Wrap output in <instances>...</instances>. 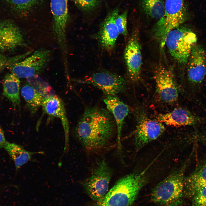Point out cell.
<instances>
[{
  "label": "cell",
  "mask_w": 206,
  "mask_h": 206,
  "mask_svg": "<svg viewBox=\"0 0 206 206\" xmlns=\"http://www.w3.org/2000/svg\"><path fill=\"white\" fill-rule=\"evenodd\" d=\"M116 123L107 110L98 107L86 108L76 126V135L86 150L97 151L105 148L113 136Z\"/></svg>",
  "instance_id": "1"
},
{
  "label": "cell",
  "mask_w": 206,
  "mask_h": 206,
  "mask_svg": "<svg viewBox=\"0 0 206 206\" xmlns=\"http://www.w3.org/2000/svg\"><path fill=\"white\" fill-rule=\"evenodd\" d=\"M145 171L119 179L100 201L90 206H131L146 182Z\"/></svg>",
  "instance_id": "2"
},
{
  "label": "cell",
  "mask_w": 206,
  "mask_h": 206,
  "mask_svg": "<svg viewBox=\"0 0 206 206\" xmlns=\"http://www.w3.org/2000/svg\"><path fill=\"white\" fill-rule=\"evenodd\" d=\"M183 168L170 175L153 189L151 200L159 206H181L185 179Z\"/></svg>",
  "instance_id": "3"
},
{
  "label": "cell",
  "mask_w": 206,
  "mask_h": 206,
  "mask_svg": "<svg viewBox=\"0 0 206 206\" xmlns=\"http://www.w3.org/2000/svg\"><path fill=\"white\" fill-rule=\"evenodd\" d=\"M188 17V10L185 0H166L163 17L159 20L153 33L161 47L165 45V38L171 30L184 23Z\"/></svg>",
  "instance_id": "4"
},
{
  "label": "cell",
  "mask_w": 206,
  "mask_h": 206,
  "mask_svg": "<svg viewBox=\"0 0 206 206\" xmlns=\"http://www.w3.org/2000/svg\"><path fill=\"white\" fill-rule=\"evenodd\" d=\"M197 41L195 34L181 26L171 31L166 36L165 45L171 56L179 63L187 62L193 46Z\"/></svg>",
  "instance_id": "5"
},
{
  "label": "cell",
  "mask_w": 206,
  "mask_h": 206,
  "mask_svg": "<svg viewBox=\"0 0 206 206\" xmlns=\"http://www.w3.org/2000/svg\"><path fill=\"white\" fill-rule=\"evenodd\" d=\"M112 172L107 162L102 159L82 183L86 192L94 202L101 200L108 192Z\"/></svg>",
  "instance_id": "6"
},
{
  "label": "cell",
  "mask_w": 206,
  "mask_h": 206,
  "mask_svg": "<svg viewBox=\"0 0 206 206\" xmlns=\"http://www.w3.org/2000/svg\"><path fill=\"white\" fill-rule=\"evenodd\" d=\"M79 82L97 88L106 96H115L124 92L126 85V80L122 76L105 71L96 72L85 77Z\"/></svg>",
  "instance_id": "7"
},
{
  "label": "cell",
  "mask_w": 206,
  "mask_h": 206,
  "mask_svg": "<svg viewBox=\"0 0 206 206\" xmlns=\"http://www.w3.org/2000/svg\"><path fill=\"white\" fill-rule=\"evenodd\" d=\"M51 53L50 50L39 49L9 69L11 73L19 78H30L43 70L50 60Z\"/></svg>",
  "instance_id": "8"
},
{
  "label": "cell",
  "mask_w": 206,
  "mask_h": 206,
  "mask_svg": "<svg viewBox=\"0 0 206 206\" xmlns=\"http://www.w3.org/2000/svg\"><path fill=\"white\" fill-rule=\"evenodd\" d=\"M138 114L134 134L135 145L137 150L157 138L165 130L163 123L149 118L144 114Z\"/></svg>",
  "instance_id": "9"
},
{
  "label": "cell",
  "mask_w": 206,
  "mask_h": 206,
  "mask_svg": "<svg viewBox=\"0 0 206 206\" xmlns=\"http://www.w3.org/2000/svg\"><path fill=\"white\" fill-rule=\"evenodd\" d=\"M124 59L128 75L133 82L140 80L142 65V56L138 32L133 31L126 45Z\"/></svg>",
  "instance_id": "10"
},
{
  "label": "cell",
  "mask_w": 206,
  "mask_h": 206,
  "mask_svg": "<svg viewBox=\"0 0 206 206\" xmlns=\"http://www.w3.org/2000/svg\"><path fill=\"white\" fill-rule=\"evenodd\" d=\"M50 7L53 16V33L62 51L65 53L68 17V0H51Z\"/></svg>",
  "instance_id": "11"
},
{
  "label": "cell",
  "mask_w": 206,
  "mask_h": 206,
  "mask_svg": "<svg viewBox=\"0 0 206 206\" xmlns=\"http://www.w3.org/2000/svg\"><path fill=\"white\" fill-rule=\"evenodd\" d=\"M154 78L161 99L167 103L176 101L178 97V91L171 71L162 66H158L154 70Z\"/></svg>",
  "instance_id": "12"
},
{
  "label": "cell",
  "mask_w": 206,
  "mask_h": 206,
  "mask_svg": "<svg viewBox=\"0 0 206 206\" xmlns=\"http://www.w3.org/2000/svg\"><path fill=\"white\" fill-rule=\"evenodd\" d=\"M119 13L117 8L110 11L94 36L101 47L107 51L114 49L119 35L115 23L116 18Z\"/></svg>",
  "instance_id": "13"
},
{
  "label": "cell",
  "mask_w": 206,
  "mask_h": 206,
  "mask_svg": "<svg viewBox=\"0 0 206 206\" xmlns=\"http://www.w3.org/2000/svg\"><path fill=\"white\" fill-rule=\"evenodd\" d=\"M41 106L45 113L59 118L62 122L65 135L64 155L69 149V125L64 103L58 96L53 94L44 97Z\"/></svg>",
  "instance_id": "14"
},
{
  "label": "cell",
  "mask_w": 206,
  "mask_h": 206,
  "mask_svg": "<svg viewBox=\"0 0 206 206\" xmlns=\"http://www.w3.org/2000/svg\"><path fill=\"white\" fill-rule=\"evenodd\" d=\"M24 43L22 33L13 22L9 20L0 21V51L14 50Z\"/></svg>",
  "instance_id": "15"
},
{
  "label": "cell",
  "mask_w": 206,
  "mask_h": 206,
  "mask_svg": "<svg viewBox=\"0 0 206 206\" xmlns=\"http://www.w3.org/2000/svg\"><path fill=\"white\" fill-rule=\"evenodd\" d=\"M188 62V79L194 85H198L206 74V53L203 48L199 45H194Z\"/></svg>",
  "instance_id": "16"
},
{
  "label": "cell",
  "mask_w": 206,
  "mask_h": 206,
  "mask_svg": "<svg viewBox=\"0 0 206 206\" xmlns=\"http://www.w3.org/2000/svg\"><path fill=\"white\" fill-rule=\"evenodd\" d=\"M107 109L111 113L114 119L117 129V143L119 152L121 151V131L124 121L129 111L128 106L115 96H109L104 100Z\"/></svg>",
  "instance_id": "17"
},
{
  "label": "cell",
  "mask_w": 206,
  "mask_h": 206,
  "mask_svg": "<svg viewBox=\"0 0 206 206\" xmlns=\"http://www.w3.org/2000/svg\"><path fill=\"white\" fill-rule=\"evenodd\" d=\"M157 118L163 124L174 127L193 125L200 121L199 118L190 111L181 108H175L167 113L160 114Z\"/></svg>",
  "instance_id": "18"
},
{
  "label": "cell",
  "mask_w": 206,
  "mask_h": 206,
  "mask_svg": "<svg viewBox=\"0 0 206 206\" xmlns=\"http://www.w3.org/2000/svg\"><path fill=\"white\" fill-rule=\"evenodd\" d=\"M3 148L14 161L17 169L27 162L34 154L44 153L43 151L33 152L27 151L21 145L6 141Z\"/></svg>",
  "instance_id": "19"
},
{
  "label": "cell",
  "mask_w": 206,
  "mask_h": 206,
  "mask_svg": "<svg viewBox=\"0 0 206 206\" xmlns=\"http://www.w3.org/2000/svg\"><path fill=\"white\" fill-rule=\"evenodd\" d=\"M203 187H206V161L185 179L183 193L191 197L195 190Z\"/></svg>",
  "instance_id": "20"
},
{
  "label": "cell",
  "mask_w": 206,
  "mask_h": 206,
  "mask_svg": "<svg viewBox=\"0 0 206 206\" xmlns=\"http://www.w3.org/2000/svg\"><path fill=\"white\" fill-rule=\"evenodd\" d=\"M19 78L11 73L5 77L3 83V93L4 96L15 106H19Z\"/></svg>",
  "instance_id": "21"
},
{
  "label": "cell",
  "mask_w": 206,
  "mask_h": 206,
  "mask_svg": "<svg viewBox=\"0 0 206 206\" xmlns=\"http://www.w3.org/2000/svg\"><path fill=\"white\" fill-rule=\"evenodd\" d=\"M21 92L28 109L32 113H35L41 106L44 97L29 84L24 86Z\"/></svg>",
  "instance_id": "22"
},
{
  "label": "cell",
  "mask_w": 206,
  "mask_h": 206,
  "mask_svg": "<svg viewBox=\"0 0 206 206\" xmlns=\"http://www.w3.org/2000/svg\"><path fill=\"white\" fill-rule=\"evenodd\" d=\"M140 4L142 11L152 18L159 20L164 15L165 3L163 0H140Z\"/></svg>",
  "instance_id": "23"
},
{
  "label": "cell",
  "mask_w": 206,
  "mask_h": 206,
  "mask_svg": "<svg viewBox=\"0 0 206 206\" xmlns=\"http://www.w3.org/2000/svg\"><path fill=\"white\" fill-rule=\"evenodd\" d=\"M27 79L29 84L44 97L54 94L51 87L37 75Z\"/></svg>",
  "instance_id": "24"
},
{
  "label": "cell",
  "mask_w": 206,
  "mask_h": 206,
  "mask_svg": "<svg viewBox=\"0 0 206 206\" xmlns=\"http://www.w3.org/2000/svg\"><path fill=\"white\" fill-rule=\"evenodd\" d=\"M6 0L13 10L21 13L29 10L39 0Z\"/></svg>",
  "instance_id": "25"
},
{
  "label": "cell",
  "mask_w": 206,
  "mask_h": 206,
  "mask_svg": "<svg viewBox=\"0 0 206 206\" xmlns=\"http://www.w3.org/2000/svg\"><path fill=\"white\" fill-rule=\"evenodd\" d=\"M30 53L27 52L12 56L0 54V71L6 68H9L14 64L24 59Z\"/></svg>",
  "instance_id": "26"
},
{
  "label": "cell",
  "mask_w": 206,
  "mask_h": 206,
  "mask_svg": "<svg viewBox=\"0 0 206 206\" xmlns=\"http://www.w3.org/2000/svg\"><path fill=\"white\" fill-rule=\"evenodd\" d=\"M80 9L85 12H89L96 9L102 0H72Z\"/></svg>",
  "instance_id": "27"
},
{
  "label": "cell",
  "mask_w": 206,
  "mask_h": 206,
  "mask_svg": "<svg viewBox=\"0 0 206 206\" xmlns=\"http://www.w3.org/2000/svg\"><path fill=\"white\" fill-rule=\"evenodd\" d=\"M127 11H125L120 14H119L116 17L115 23L119 34L124 37L128 34L127 29Z\"/></svg>",
  "instance_id": "28"
},
{
  "label": "cell",
  "mask_w": 206,
  "mask_h": 206,
  "mask_svg": "<svg viewBox=\"0 0 206 206\" xmlns=\"http://www.w3.org/2000/svg\"><path fill=\"white\" fill-rule=\"evenodd\" d=\"M191 197L192 198L191 206H206V187L195 190Z\"/></svg>",
  "instance_id": "29"
},
{
  "label": "cell",
  "mask_w": 206,
  "mask_h": 206,
  "mask_svg": "<svg viewBox=\"0 0 206 206\" xmlns=\"http://www.w3.org/2000/svg\"><path fill=\"white\" fill-rule=\"evenodd\" d=\"M6 141L4 132L0 127V147H3Z\"/></svg>",
  "instance_id": "30"
},
{
  "label": "cell",
  "mask_w": 206,
  "mask_h": 206,
  "mask_svg": "<svg viewBox=\"0 0 206 206\" xmlns=\"http://www.w3.org/2000/svg\"><path fill=\"white\" fill-rule=\"evenodd\" d=\"M204 139V142H205V144H206V137Z\"/></svg>",
  "instance_id": "31"
}]
</instances>
